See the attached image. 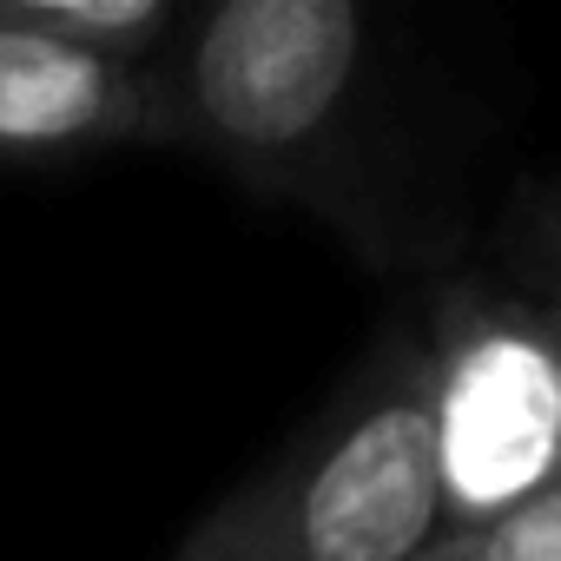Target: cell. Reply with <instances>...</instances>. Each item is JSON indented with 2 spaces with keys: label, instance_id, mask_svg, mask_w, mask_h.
<instances>
[{
  "label": "cell",
  "instance_id": "obj_3",
  "mask_svg": "<svg viewBox=\"0 0 561 561\" xmlns=\"http://www.w3.org/2000/svg\"><path fill=\"white\" fill-rule=\"evenodd\" d=\"M443 535L561 482V351L495 271H449L416 318Z\"/></svg>",
  "mask_w": 561,
  "mask_h": 561
},
{
  "label": "cell",
  "instance_id": "obj_4",
  "mask_svg": "<svg viewBox=\"0 0 561 561\" xmlns=\"http://www.w3.org/2000/svg\"><path fill=\"white\" fill-rule=\"evenodd\" d=\"M126 146L179 152L159 73L113 67L27 34H0V172L80 165Z\"/></svg>",
  "mask_w": 561,
  "mask_h": 561
},
{
  "label": "cell",
  "instance_id": "obj_7",
  "mask_svg": "<svg viewBox=\"0 0 561 561\" xmlns=\"http://www.w3.org/2000/svg\"><path fill=\"white\" fill-rule=\"evenodd\" d=\"M423 561H561V482L469 535H443Z\"/></svg>",
  "mask_w": 561,
  "mask_h": 561
},
{
  "label": "cell",
  "instance_id": "obj_1",
  "mask_svg": "<svg viewBox=\"0 0 561 561\" xmlns=\"http://www.w3.org/2000/svg\"><path fill=\"white\" fill-rule=\"evenodd\" d=\"M152 73L179 152L331 225L370 271L456 251V218L423 159V93L383 14L357 0L185 8Z\"/></svg>",
  "mask_w": 561,
  "mask_h": 561
},
{
  "label": "cell",
  "instance_id": "obj_5",
  "mask_svg": "<svg viewBox=\"0 0 561 561\" xmlns=\"http://www.w3.org/2000/svg\"><path fill=\"white\" fill-rule=\"evenodd\" d=\"M179 21H185L179 0H0V34L54 41V47L139 67V73L159 67Z\"/></svg>",
  "mask_w": 561,
  "mask_h": 561
},
{
  "label": "cell",
  "instance_id": "obj_6",
  "mask_svg": "<svg viewBox=\"0 0 561 561\" xmlns=\"http://www.w3.org/2000/svg\"><path fill=\"white\" fill-rule=\"evenodd\" d=\"M489 271L541 318V331L561 351V179L522 192V205L508 211L502 264H489Z\"/></svg>",
  "mask_w": 561,
  "mask_h": 561
},
{
  "label": "cell",
  "instance_id": "obj_2",
  "mask_svg": "<svg viewBox=\"0 0 561 561\" xmlns=\"http://www.w3.org/2000/svg\"><path fill=\"white\" fill-rule=\"evenodd\" d=\"M443 541L423 331L390 324L344 390L185 528L165 561H423Z\"/></svg>",
  "mask_w": 561,
  "mask_h": 561
}]
</instances>
